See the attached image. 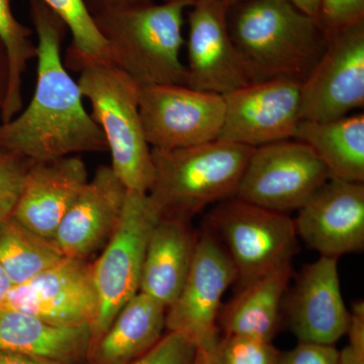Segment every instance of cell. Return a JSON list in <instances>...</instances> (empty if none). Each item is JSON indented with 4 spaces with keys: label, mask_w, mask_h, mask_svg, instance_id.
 <instances>
[{
    "label": "cell",
    "mask_w": 364,
    "mask_h": 364,
    "mask_svg": "<svg viewBox=\"0 0 364 364\" xmlns=\"http://www.w3.org/2000/svg\"><path fill=\"white\" fill-rule=\"evenodd\" d=\"M86 6L91 14L109 9H130V7L148 6L154 4V0H85Z\"/></svg>",
    "instance_id": "cell-33"
},
{
    "label": "cell",
    "mask_w": 364,
    "mask_h": 364,
    "mask_svg": "<svg viewBox=\"0 0 364 364\" xmlns=\"http://www.w3.org/2000/svg\"><path fill=\"white\" fill-rule=\"evenodd\" d=\"M198 237L189 221L161 217L146 248L140 291L168 309L181 294L195 255Z\"/></svg>",
    "instance_id": "cell-19"
},
{
    "label": "cell",
    "mask_w": 364,
    "mask_h": 364,
    "mask_svg": "<svg viewBox=\"0 0 364 364\" xmlns=\"http://www.w3.org/2000/svg\"><path fill=\"white\" fill-rule=\"evenodd\" d=\"M7 81H9V65H7L6 53L0 41V111L6 98Z\"/></svg>",
    "instance_id": "cell-35"
},
{
    "label": "cell",
    "mask_w": 364,
    "mask_h": 364,
    "mask_svg": "<svg viewBox=\"0 0 364 364\" xmlns=\"http://www.w3.org/2000/svg\"><path fill=\"white\" fill-rule=\"evenodd\" d=\"M87 181V167L77 155L33 163L11 215L53 241L60 223Z\"/></svg>",
    "instance_id": "cell-18"
},
{
    "label": "cell",
    "mask_w": 364,
    "mask_h": 364,
    "mask_svg": "<svg viewBox=\"0 0 364 364\" xmlns=\"http://www.w3.org/2000/svg\"><path fill=\"white\" fill-rule=\"evenodd\" d=\"M90 344V326L63 327L0 308V351L75 364L86 358Z\"/></svg>",
    "instance_id": "cell-21"
},
{
    "label": "cell",
    "mask_w": 364,
    "mask_h": 364,
    "mask_svg": "<svg viewBox=\"0 0 364 364\" xmlns=\"http://www.w3.org/2000/svg\"><path fill=\"white\" fill-rule=\"evenodd\" d=\"M196 348L188 339L176 332H168L156 345L129 364H193Z\"/></svg>",
    "instance_id": "cell-29"
},
{
    "label": "cell",
    "mask_w": 364,
    "mask_h": 364,
    "mask_svg": "<svg viewBox=\"0 0 364 364\" xmlns=\"http://www.w3.org/2000/svg\"><path fill=\"white\" fill-rule=\"evenodd\" d=\"M28 1L38 39L37 81L26 109L0 123V148L32 163L105 152L104 134L64 64L62 43L68 28L44 2Z\"/></svg>",
    "instance_id": "cell-1"
},
{
    "label": "cell",
    "mask_w": 364,
    "mask_h": 364,
    "mask_svg": "<svg viewBox=\"0 0 364 364\" xmlns=\"http://www.w3.org/2000/svg\"><path fill=\"white\" fill-rule=\"evenodd\" d=\"M287 312L291 331L303 343L333 346L346 334L349 311L340 289L337 258L321 256L304 267Z\"/></svg>",
    "instance_id": "cell-17"
},
{
    "label": "cell",
    "mask_w": 364,
    "mask_h": 364,
    "mask_svg": "<svg viewBox=\"0 0 364 364\" xmlns=\"http://www.w3.org/2000/svg\"><path fill=\"white\" fill-rule=\"evenodd\" d=\"M346 334L349 336V345L352 349L364 355V303L358 301L349 312V324Z\"/></svg>",
    "instance_id": "cell-32"
},
{
    "label": "cell",
    "mask_w": 364,
    "mask_h": 364,
    "mask_svg": "<svg viewBox=\"0 0 364 364\" xmlns=\"http://www.w3.org/2000/svg\"><path fill=\"white\" fill-rule=\"evenodd\" d=\"M229 32L252 83H303L329 43L320 21L289 0H247Z\"/></svg>",
    "instance_id": "cell-2"
},
{
    "label": "cell",
    "mask_w": 364,
    "mask_h": 364,
    "mask_svg": "<svg viewBox=\"0 0 364 364\" xmlns=\"http://www.w3.org/2000/svg\"><path fill=\"white\" fill-rule=\"evenodd\" d=\"M188 14L186 86L225 95L252 83L228 25L223 0H195Z\"/></svg>",
    "instance_id": "cell-14"
},
{
    "label": "cell",
    "mask_w": 364,
    "mask_h": 364,
    "mask_svg": "<svg viewBox=\"0 0 364 364\" xmlns=\"http://www.w3.org/2000/svg\"><path fill=\"white\" fill-rule=\"evenodd\" d=\"M195 0L109 9L92 14L109 61L140 85H186L181 60L183 14Z\"/></svg>",
    "instance_id": "cell-3"
},
{
    "label": "cell",
    "mask_w": 364,
    "mask_h": 364,
    "mask_svg": "<svg viewBox=\"0 0 364 364\" xmlns=\"http://www.w3.org/2000/svg\"><path fill=\"white\" fill-rule=\"evenodd\" d=\"M217 347L213 350L208 351L196 349L195 360L193 364H218Z\"/></svg>",
    "instance_id": "cell-39"
},
{
    "label": "cell",
    "mask_w": 364,
    "mask_h": 364,
    "mask_svg": "<svg viewBox=\"0 0 364 364\" xmlns=\"http://www.w3.org/2000/svg\"><path fill=\"white\" fill-rule=\"evenodd\" d=\"M128 189L111 165H102L60 223L54 243L64 257L86 260L105 247L116 231Z\"/></svg>",
    "instance_id": "cell-16"
},
{
    "label": "cell",
    "mask_w": 364,
    "mask_h": 364,
    "mask_svg": "<svg viewBox=\"0 0 364 364\" xmlns=\"http://www.w3.org/2000/svg\"><path fill=\"white\" fill-rule=\"evenodd\" d=\"M253 149L221 140L152 149L154 176L148 195L161 217L191 221L208 205L234 198Z\"/></svg>",
    "instance_id": "cell-4"
},
{
    "label": "cell",
    "mask_w": 364,
    "mask_h": 364,
    "mask_svg": "<svg viewBox=\"0 0 364 364\" xmlns=\"http://www.w3.org/2000/svg\"><path fill=\"white\" fill-rule=\"evenodd\" d=\"M296 234L321 256L338 258L364 247V186L330 178L299 208Z\"/></svg>",
    "instance_id": "cell-15"
},
{
    "label": "cell",
    "mask_w": 364,
    "mask_h": 364,
    "mask_svg": "<svg viewBox=\"0 0 364 364\" xmlns=\"http://www.w3.org/2000/svg\"><path fill=\"white\" fill-rule=\"evenodd\" d=\"M364 104V26L358 21L336 33L301 85L299 117L339 119Z\"/></svg>",
    "instance_id": "cell-11"
},
{
    "label": "cell",
    "mask_w": 364,
    "mask_h": 364,
    "mask_svg": "<svg viewBox=\"0 0 364 364\" xmlns=\"http://www.w3.org/2000/svg\"><path fill=\"white\" fill-rule=\"evenodd\" d=\"M301 85L277 79L223 95L224 123L218 140L257 148L294 139L301 121Z\"/></svg>",
    "instance_id": "cell-12"
},
{
    "label": "cell",
    "mask_w": 364,
    "mask_h": 364,
    "mask_svg": "<svg viewBox=\"0 0 364 364\" xmlns=\"http://www.w3.org/2000/svg\"><path fill=\"white\" fill-rule=\"evenodd\" d=\"M291 277V265L264 275L240 287L220 311L225 336L249 337L272 341L277 331L280 305Z\"/></svg>",
    "instance_id": "cell-22"
},
{
    "label": "cell",
    "mask_w": 364,
    "mask_h": 364,
    "mask_svg": "<svg viewBox=\"0 0 364 364\" xmlns=\"http://www.w3.org/2000/svg\"><path fill=\"white\" fill-rule=\"evenodd\" d=\"M57 14L71 33L64 64L77 72L85 63H111L107 44L100 33L85 0H41Z\"/></svg>",
    "instance_id": "cell-26"
},
{
    "label": "cell",
    "mask_w": 364,
    "mask_h": 364,
    "mask_svg": "<svg viewBox=\"0 0 364 364\" xmlns=\"http://www.w3.org/2000/svg\"><path fill=\"white\" fill-rule=\"evenodd\" d=\"M338 364H364V355L347 346L339 352Z\"/></svg>",
    "instance_id": "cell-37"
},
{
    "label": "cell",
    "mask_w": 364,
    "mask_h": 364,
    "mask_svg": "<svg viewBox=\"0 0 364 364\" xmlns=\"http://www.w3.org/2000/svg\"><path fill=\"white\" fill-rule=\"evenodd\" d=\"M364 0H321L318 21L328 40L358 21H363Z\"/></svg>",
    "instance_id": "cell-30"
},
{
    "label": "cell",
    "mask_w": 364,
    "mask_h": 364,
    "mask_svg": "<svg viewBox=\"0 0 364 364\" xmlns=\"http://www.w3.org/2000/svg\"><path fill=\"white\" fill-rule=\"evenodd\" d=\"M339 351L332 345L303 343L280 353L277 364H338Z\"/></svg>",
    "instance_id": "cell-31"
},
{
    "label": "cell",
    "mask_w": 364,
    "mask_h": 364,
    "mask_svg": "<svg viewBox=\"0 0 364 364\" xmlns=\"http://www.w3.org/2000/svg\"><path fill=\"white\" fill-rule=\"evenodd\" d=\"M13 287V282L9 279V274L4 269V267L0 265V306L4 305V301H6Z\"/></svg>",
    "instance_id": "cell-38"
},
{
    "label": "cell",
    "mask_w": 364,
    "mask_h": 364,
    "mask_svg": "<svg viewBox=\"0 0 364 364\" xmlns=\"http://www.w3.org/2000/svg\"><path fill=\"white\" fill-rule=\"evenodd\" d=\"M164 1H168V0H164Z\"/></svg>",
    "instance_id": "cell-41"
},
{
    "label": "cell",
    "mask_w": 364,
    "mask_h": 364,
    "mask_svg": "<svg viewBox=\"0 0 364 364\" xmlns=\"http://www.w3.org/2000/svg\"><path fill=\"white\" fill-rule=\"evenodd\" d=\"M0 41L6 49L9 81L0 123H6L23 109V76L28 63L37 57L32 30L16 20L11 0H0Z\"/></svg>",
    "instance_id": "cell-25"
},
{
    "label": "cell",
    "mask_w": 364,
    "mask_h": 364,
    "mask_svg": "<svg viewBox=\"0 0 364 364\" xmlns=\"http://www.w3.org/2000/svg\"><path fill=\"white\" fill-rule=\"evenodd\" d=\"M0 364H71L14 352L0 351Z\"/></svg>",
    "instance_id": "cell-34"
},
{
    "label": "cell",
    "mask_w": 364,
    "mask_h": 364,
    "mask_svg": "<svg viewBox=\"0 0 364 364\" xmlns=\"http://www.w3.org/2000/svg\"><path fill=\"white\" fill-rule=\"evenodd\" d=\"M167 309L139 291L88 350L90 364H129L150 350L166 329Z\"/></svg>",
    "instance_id": "cell-20"
},
{
    "label": "cell",
    "mask_w": 364,
    "mask_h": 364,
    "mask_svg": "<svg viewBox=\"0 0 364 364\" xmlns=\"http://www.w3.org/2000/svg\"><path fill=\"white\" fill-rule=\"evenodd\" d=\"M237 279L231 258L212 232L198 237L191 270L176 301L167 309L166 329L213 350L220 342L217 320L228 287Z\"/></svg>",
    "instance_id": "cell-10"
},
{
    "label": "cell",
    "mask_w": 364,
    "mask_h": 364,
    "mask_svg": "<svg viewBox=\"0 0 364 364\" xmlns=\"http://www.w3.org/2000/svg\"><path fill=\"white\" fill-rule=\"evenodd\" d=\"M77 72L81 95L107 141L112 170L128 191L148 193L154 168L139 111L140 85L112 63H85Z\"/></svg>",
    "instance_id": "cell-5"
},
{
    "label": "cell",
    "mask_w": 364,
    "mask_h": 364,
    "mask_svg": "<svg viewBox=\"0 0 364 364\" xmlns=\"http://www.w3.org/2000/svg\"><path fill=\"white\" fill-rule=\"evenodd\" d=\"M329 179L312 148L291 139L254 148L235 198L287 213L305 205Z\"/></svg>",
    "instance_id": "cell-8"
},
{
    "label": "cell",
    "mask_w": 364,
    "mask_h": 364,
    "mask_svg": "<svg viewBox=\"0 0 364 364\" xmlns=\"http://www.w3.org/2000/svg\"><path fill=\"white\" fill-rule=\"evenodd\" d=\"M64 258L54 241L23 226L13 215L0 219V265L14 284H23Z\"/></svg>",
    "instance_id": "cell-24"
},
{
    "label": "cell",
    "mask_w": 364,
    "mask_h": 364,
    "mask_svg": "<svg viewBox=\"0 0 364 364\" xmlns=\"http://www.w3.org/2000/svg\"><path fill=\"white\" fill-rule=\"evenodd\" d=\"M210 226L224 242L240 287L291 265L299 250L298 234L287 213L230 198L210 215Z\"/></svg>",
    "instance_id": "cell-7"
},
{
    "label": "cell",
    "mask_w": 364,
    "mask_h": 364,
    "mask_svg": "<svg viewBox=\"0 0 364 364\" xmlns=\"http://www.w3.org/2000/svg\"><path fill=\"white\" fill-rule=\"evenodd\" d=\"M50 324L63 327L90 326L98 311L91 265L64 257L32 279L14 284L4 305Z\"/></svg>",
    "instance_id": "cell-13"
},
{
    "label": "cell",
    "mask_w": 364,
    "mask_h": 364,
    "mask_svg": "<svg viewBox=\"0 0 364 364\" xmlns=\"http://www.w3.org/2000/svg\"><path fill=\"white\" fill-rule=\"evenodd\" d=\"M282 352L272 341L225 336L217 347L218 364H277Z\"/></svg>",
    "instance_id": "cell-27"
},
{
    "label": "cell",
    "mask_w": 364,
    "mask_h": 364,
    "mask_svg": "<svg viewBox=\"0 0 364 364\" xmlns=\"http://www.w3.org/2000/svg\"><path fill=\"white\" fill-rule=\"evenodd\" d=\"M32 164L25 158L0 148V219L13 214Z\"/></svg>",
    "instance_id": "cell-28"
},
{
    "label": "cell",
    "mask_w": 364,
    "mask_h": 364,
    "mask_svg": "<svg viewBox=\"0 0 364 364\" xmlns=\"http://www.w3.org/2000/svg\"><path fill=\"white\" fill-rule=\"evenodd\" d=\"M223 1L226 2L228 6L231 7L232 6H235V4H239V2L246 1V0H223Z\"/></svg>",
    "instance_id": "cell-40"
},
{
    "label": "cell",
    "mask_w": 364,
    "mask_h": 364,
    "mask_svg": "<svg viewBox=\"0 0 364 364\" xmlns=\"http://www.w3.org/2000/svg\"><path fill=\"white\" fill-rule=\"evenodd\" d=\"M294 139L312 148L330 178L363 183V114L325 122L301 119Z\"/></svg>",
    "instance_id": "cell-23"
},
{
    "label": "cell",
    "mask_w": 364,
    "mask_h": 364,
    "mask_svg": "<svg viewBox=\"0 0 364 364\" xmlns=\"http://www.w3.org/2000/svg\"><path fill=\"white\" fill-rule=\"evenodd\" d=\"M160 218L161 214L148 193L128 191L119 226L102 255L91 265L98 311L90 326V349L121 309L140 291L146 248Z\"/></svg>",
    "instance_id": "cell-6"
},
{
    "label": "cell",
    "mask_w": 364,
    "mask_h": 364,
    "mask_svg": "<svg viewBox=\"0 0 364 364\" xmlns=\"http://www.w3.org/2000/svg\"><path fill=\"white\" fill-rule=\"evenodd\" d=\"M289 1L304 14L318 21L321 0H289Z\"/></svg>",
    "instance_id": "cell-36"
},
{
    "label": "cell",
    "mask_w": 364,
    "mask_h": 364,
    "mask_svg": "<svg viewBox=\"0 0 364 364\" xmlns=\"http://www.w3.org/2000/svg\"><path fill=\"white\" fill-rule=\"evenodd\" d=\"M139 111L151 149L170 151L218 140L225 102L223 95L186 85L144 86Z\"/></svg>",
    "instance_id": "cell-9"
}]
</instances>
